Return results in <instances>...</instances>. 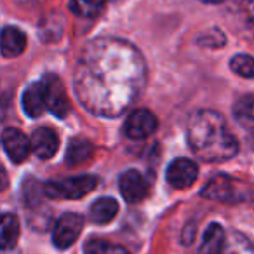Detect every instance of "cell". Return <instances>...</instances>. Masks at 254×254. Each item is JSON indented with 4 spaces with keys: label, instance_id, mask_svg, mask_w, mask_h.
Here are the masks:
<instances>
[{
    "label": "cell",
    "instance_id": "cb8c5ba5",
    "mask_svg": "<svg viewBox=\"0 0 254 254\" xmlns=\"http://www.w3.org/2000/svg\"><path fill=\"white\" fill-rule=\"evenodd\" d=\"M200 2H204V4H221L225 0H200Z\"/></svg>",
    "mask_w": 254,
    "mask_h": 254
},
{
    "label": "cell",
    "instance_id": "3957f363",
    "mask_svg": "<svg viewBox=\"0 0 254 254\" xmlns=\"http://www.w3.org/2000/svg\"><path fill=\"white\" fill-rule=\"evenodd\" d=\"M202 195L205 198H211V200L216 202L240 204V202L249 200L251 195H253V190L244 181L219 174V176H214L205 183V187L202 188Z\"/></svg>",
    "mask_w": 254,
    "mask_h": 254
},
{
    "label": "cell",
    "instance_id": "5b68a950",
    "mask_svg": "<svg viewBox=\"0 0 254 254\" xmlns=\"http://www.w3.org/2000/svg\"><path fill=\"white\" fill-rule=\"evenodd\" d=\"M82 230H84V218L80 214H75V212H66L54 225V232H53L54 246L58 249H68L80 237Z\"/></svg>",
    "mask_w": 254,
    "mask_h": 254
},
{
    "label": "cell",
    "instance_id": "9a60e30c",
    "mask_svg": "<svg viewBox=\"0 0 254 254\" xmlns=\"http://www.w3.org/2000/svg\"><path fill=\"white\" fill-rule=\"evenodd\" d=\"M226 246L225 230L218 223H211L204 233V240L200 246V254H223Z\"/></svg>",
    "mask_w": 254,
    "mask_h": 254
},
{
    "label": "cell",
    "instance_id": "d6986e66",
    "mask_svg": "<svg viewBox=\"0 0 254 254\" xmlns=\"http://www.w3.org/2000/svg\"><path fill=\"white\" fill-rule=\"evenodd\" d=\"M19 237V221L14 214H4L2 218V249H12Z\"/></svg>",
    "mask_w": 254,
    "mask_h": 254
},
{
    "label": "cell",
    "instance_id": "2e32d148",
    "mask_svg": "<svg viewBox=\"0 0 254 254\" xmlns=\"http://www.w3.org/2000/svg\"><path fill=\"white\" fill-rule=\"evenodd\" d=\"M117 212H119L117 200H113L112 197H103L91 205L89 218H91V221L98 223V225H106V223H110L115 218Z\"/></svg>",
    "mask_w": 254,
    "mask_h": 254
},
{
    "label": "cell",
    "instance_id": "7a4b0ae2",
    "mask_svg": "<svg viewBox=\"0 0 254 254\" xmlns=\"http://www.w3.org/2000/svg\"><path fill=\"white\" fill-rule=\"evenodd\" d=\"M190 150L204 162H223L239 152V143L218 112L200 110L193 113L187 126Z\"/></svg>",
    "mask_w": 254,
    "mask_h": 254
},
{
    "label": "cell",
    "instance_id": "ffe728a7",
    "mask_svg": "<svg viewBox=\"0 0 254 254\" xmlns=\"http://www.w3.org/2000/svg\"><path fill=\"white\" fill-rule=\"evenodd\" d=\"M84 253L85 254H131L126 247L119 246V244H112L103 239L87 240L84 247Z\"/></svg>",
    "mask_w": 254,
    "mask_h": 254
},
{
    "label": "cell",
    "instance_id": "52a82bcc",
    "mask_svg": "<svg viewBox=\"0 0 254 254\" xmlns=\"http://www.w3.org/2000/svg\"><path fill=\"white\" fill-rule=\"evenodd\" d=\"M119 190L126 202L129 204H138V202L145 200L148 197L150 183L139 171L129 169L126 173L120 174L119 178Z\"/></svg>",
    "mask_w": 254,
    "mask_h": 254
},
{
    "label": "cell",
    "instance_id": "8fae6325",
    "mask_svg": "<svg viewBox=\"0 0 254 254\" xmlns=\"http://www.w3.org/2000/svg\"><path fill=\"white\" fill-rule=\"evenodd\" d=\"M23 110L30 117H40L44 110H47V99H46V84L44 80L35 82L28 85L26 91L23 92Z\"/></svg>",
    "mask_w": 254,
    "mask_h": 254
},
{
    "label": "cell",
    "instance_id": "7402d4cb",
    "mask_svg": "<svg viewBox=\"0 0 254 254\" xmlns=\"http://www.w3.org/2000/svg\"><path fill=\"white\" fill-rule=\"evenodd\" d=\"M223 254H254V246L244 235L232 232V235L226 239Z\"/></svg>",
    "mask_w": 254,
    "mask_h": 254
},
{
    "label": "cell",
    "instance_id": "ba28073f",
    "mask_svg": "<svg viewBox=\"0 0 254 254\" xmlns=\"http://www.w3.org/2000/svg\"><path fill=\"white\" fill-rule=\"evenodd\" d=\"M198 176V167L193 160L190 159H176L169 164L166 173L167 183L173 188H188L195 183Z\"/></svg>",
    "mask_w": 254,
    "mask_h": 254
},
{
    "label": "cell",
    "instance_id": "603a6c76",
    "mask_svg": "<svg viewBox=\"0 0 254 254\" xmlns=\"http://www.w3.org/2000/svg\"><path fill=\"white\" fill-rule=\"evenodd\" d=\"M235 7L246 14L247 19H254V0H233Z\"/></svg>",
    "mask_w": 254,
    "mask_h": 254
},
{
    "label": "cell",
    "instance_id": "44dd1931",
    "mask_svg": "<svg viewBox=\"0 0 254 254\" xmlns=\"http://www.w3.org/2000/svg\"><path fill=\"white\" fill-rule=\"evenodd\" d=\"M230 68L242 78H254V58L249 54H235L230 60Z\"/></svg>",
    "mask_w": 254,
    "mask_h": 254
},
{
    "label": "cell",
    "instance_id": "277c9868",
    "mask_svg": "<svg viewBox=\"0 0 254 254\" xmlns=\"http://www.w3.org/2000/svg\"><path fill=\"white\" fill-rule=\"evenodd\" d=\"M98 187V178L91 174L66 178L63 181H47L44 185V195L49 198H80L91 193Z\"/></svg>",
    "mask_w": 254,
    "mask_h": 254
},
{
    "label": "cell",
    "instance_id": "4fadbf2b",
    "mask_svg": "<svg viewBox=\"0 0 254 254\" xmlns=\"http://www.w3.org/2000/svg\"><path fill=\"white\" fill-rule=\"evenodd\" d=\"M233 117L247 136L254 139V96H244L233 105Z\"/></svg>",
    "mask_w": 254,
    "mask_h": 254
},
{
    "label": "cell",
    "instance_id": "9c48e42d",
    "mask_svg": "<svg viewBox=\"0 0 254 254\" xmlns=\"http://www.w3.org/2000/svg\"><path fill=\"white\" fill-rule=\"evenodd\" d=\"M46 84V99H47V110L54 113L56 117L63 119L70 112V101H68L66 91L63 87V82L56 75H47L44 78Z\"/></svg>",
    "mask_w": 254,
    "mask_h": 254
},
{
    "label": "cell",
    "instance_id": "6da1fadb",
    "mask_svg": "<svg viewBox=\"0 0 254 254\" xmlns=\"http://www.w3.org/2000/svg\"><path fill=\"white\" fill-rule=\"evenodd\" d=\"M145 61L127 42L99 39L91 42L75 71V91L82 105L98 115H120L139 96Z\"/></svg>",
    "mask_w": 254,
    "mask_h": 254
},
{
    "label": "cell",
    "instance_id": "8992f818",
    "mask_svg": "<svg viewBox=\"0 0 254 254\" xmlns=\"http://www.w3.org/2000/svg\"><path fill=\"white\" fill-rule=\"evenodd\" d=\"M157 126H159L157 117L150 110L139 108L129 113L124 124V132L131 139H145L157 131Z\"/></svg>",
    "mask_w": 254,
    "mask_h": 254
},
{
    "label": "cell",
    "instance_id": "e0dca14e",
    "mask_svg": "<svg viewBox=\"0 0 254 254\" xmlns=\"http://www.w3.org/2000/svg\"><path fill=\"white\" fill-rule=\"evenodd\" d=\"M94 155V146L85 139H73L66 150V164L70 167H78L87 164Z\"/></svg>",
    "mask_w": 254,
    "mask_h": 254
},
{
    "label": "cell",
    "instance_id": "7c38bea8",
    "mask_svg": "<svg viewBox=\"0 0 254 254\" xmlns=\"http://www.w3.org/2000/svg\"><path fill=\"white\" fill-rule=\"evenodd\" d=\"M32 150L40 159H51L58 152V136L49 127H39L32 134Z\"/></svg>",
    "mask_w": 254,
    "mask_h": 254
},
{
    "label": "cell",
    "instance_id": "30bf717a",
    "mask_svg": "<svg viewBox=\"0 0 254 254\" xmlns=\"http://www.w3.org/2000/svg\"><path fill=\"white\" fill-rule=\"evenodd\" d=\"M2 143H4V150L12 162L19 164L25 162L28 159L30 152H32V139H28L19 129L14 127H7L2 134Z\"/></svg>",
    "mask_w": 254,
    "mask_h": 254
},
{
    "label": "cell",
    "instance_id": "ac0fdd59",
    "mask_svg": "<svg viewBox=\"0 0 254 254\" xmlns=\"http://www.w3.org/2000/svg\"><path fill=\"white\" fill-rule=\"evenodd\" d=\"M106 0H71L70 11L80 18H96L103 12Z\"/></svg>",
    "mask_w": 254,
    "mask_h": 254
},
{
    "label": "cell",
    "instance_id": "5bb4252c",
    "mask_svg": "<svg viewBox=\"0 0 254 254\" xmlns=\"http://www.w3.org/2000/svg\"><path fill=\"white\" fill-rule=\"evenodd\" d=\"M26 49V35L16 26H7L2 32V54L5 58H16Z\"/></svg>",
    "mask_w": 254,
    "mask_h": 254
}]
</instances>
